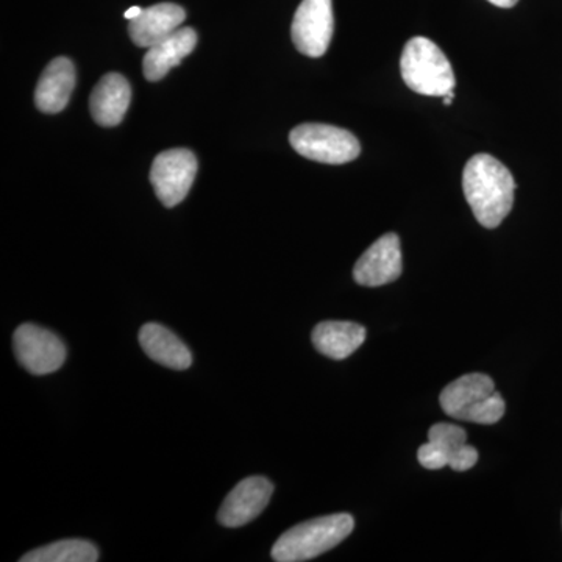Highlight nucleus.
<instances>
[{"label":"nucleus","mask_w":562,"mask_h":562,"mask_svg":"<svg viewBox=\"0 0 562 562\" xmlns=\"http://www.w3.org/2000/svg\"><path fill=\"white\" fill-rule=\"evenodd\" d=\"M462 191L476 221L497 228L512 213L516 181L509 169L487 154L472 157L462 172Z\"/></svg>","instance_id":"f257e3e1"},{"label":"nucleus","mask_w":562,"mask_h":562,"mask_svg":"<svg viewBox=\"0 0 562 562\" xmlns=\"http://www.w3.org/2000/svg\"><path fill=\"white\" fill-rule=\"evenodd\" d=\"M350 514H331L295 525L283 532L272 549L273 561L302 562L330 552L353 531Z\"/></svg>","instance_id":"f03ea898"},{"label":"nucleus","mask_w":562,"mask_h":562,"mask_svg":"<svg viewBox=\"0 0 562 562\" xmlns=\"http://www.w3.org/2000/svg\"><path fill=\"white\" fill-rule=\"evenodd\" d=\"M401 72L406 87L422 95L443 98L457 85L449 58L438 44L424 36L409 40L403 47Z\"/></svg>","instance_id":"7ed1b4c3"},{"label":"nucleus","mask_w":562,"mask_h":562,"mask_svg":"<svg viewBox=\"0 0 562 562\" xmlns=\"http://www.w3.org/2000/svg\"><path fill=\"white\" fill-rule=\"evenodd\" d=\"M292 149L308 160L325 165H344L357 160L360 140L344 128L327 124H302L290 133Z\"/></svg>","instance_id":"20e7f679"},{"label":"nucleus","mask_w":562,"mask_h":562,"mask_svg":"<svg viewBox=\"0 0 562 562\" xmlns=\"http://www.w3.org/2000/svg\"><path fill=\"white\" fill-rule=\"evenodd\" d=\"M198 173V158L188 149L161 151L150 169L155 194L168 209L184 201Z\"/></svg>","instance_id":"39448f33"},{"label":"nucleus","mask_w":562,"mask_h":562,"mask_svg":"<svg viewBox=\"0 0 562 562\" xmlns=\"http://www.w3.org/2000/svg\"><path fill=\"white\" fill-rule=\"evenodd\" d=\"M14 355L25 371L47 375L58 371L66 361L65 344L54 333L35 324H24L14 331Z\"/></svg>","instance_id":"423d86ee"},{"label":"nucleus","mask_w":562,"mask_h":562,"mask_svg":"<svg viewBox=\"0 0 562 562\" xmlns=\"http://www.w3.org/2000/svg\"><path fill=\"white\" fill-rule=\"evenodd\" d=\"M335 31L331 0H302L292 21L294 46L306 57L319 58L327 52Z\"/></svg>","instance_id":"0eeeda50"},{"label":"nucleus","mask_w":562,"mask_h":562,"mask_svg":"<svg viewBox=\"0 0 562 562\" xmlns=\"http://www.w3.org/2000/svg\"><path fill=\"white\" fill-rule=\"evenodd\" d=\"M401 239L387 233L361 255L353 268V279L361 286L376 288L392 283L402 276Z\"/></svg>","instance_id":"6e6552de"},{"label":"nucleus","mask_w":562,"mask_h":562,"mask_svg":"<svg viewBox=\"0 0 562 562\" xmlns=\"http://www.w3.org/2000/svg\"><path fill=\"white\" fill-rule=\"evenodd\" d=\"M272 492V483L265 476L243 480L222 503L217 520L225 528L244 527L265 512Z\"/></svg>","instance_id":"1a4fd4ad"},{"label":"nucleus","mask_w":562,"mask_h":562,"mask_svg":"<svg viewBox=\"0 0 562 562\" xmlns=\"http://www.w3.org/2000/svg\"><path fill=\"white\" fill-rule=\"evenodd\" d=\"M495 392L494 380L486 373H468L441 392L442 412L453 419L469 422L473 412Z\"/></svg>","instance_id":"9d476101"},{"label":"nucleus","mask_w":562,"mask_h":562,"mask_svg":"<svg viewBox=\"0 0 562 562\" xmlns=\"http://www.w3.org/2000/svg\"><path fill=\"white\" fill-rule=\"evenodd\" d=\"M131 83L121 74H106L91 92L92 117L102 127L121 124L131 105Z\"/></svg>","instance_id":"9b49d317"},{"label":"nucleus","mask_w":562,"mask_h":562,"mask_svg":"<svg viewBox=\"0 0 562 562\" xmlns=\"http://www.w3.org/2000/svg\"><path fill=\"white\" fill-rule=\"evenodd\" d=\"M74 87L76 68L72 61L65 57L55 58L43 70L36 85V109L47 114L60 113L68 105Z\"/></svg>","instance_id":"f8f14e48"},{"label":"nucleus","mask_w":562,"mask_h":562,"mask_svg":"<svg viewBox=\"0 0 562 562\" xmlns=\"http://www.w3.org/2000/svg\"><path fill=\"white\" fill-rule=\"evenodd\" d=\"M198 46V33L191 27H180L144 55L143 72L149 81L161 80L166 74L179 66Z\"/></svg>","instance_id":"ddd939ff"},{"label":"nucleus","mask_w":562,"mask_h":562,"mask_svg":"<svg viewBox=\"0 0 562 562\" xmlns=\"http://www.w3.org/2000/svg\"><path fill=\"white\" fill-rule=\"evenodd\" d=\"M184 20L187 13L177 3H158L143 10L136 20L131 21L128 33L136 46L149 49L180 29Z\"/></svg>","instance_id":"4468645a"},{"label":"nucleus","mask_w":562,"mask_h":562,"mask_svg":"<svg viewBox=\"0 0 562 562\" xmlns=\"http://www.w3.org/2000/svg\"><path fill=\"white\" fill-rule=\"evenodd\" d=\"M140 349L150 360L173 371H184L192 364V353L187 344L160 324H146L139 331Z\"/></svg>","instance_id":"2eb2a0df"},{"label":"nucleus","mask_w":562,"mask_h":562,"mask_svg":"<svg viewBox=\"0 0 562 562\" xmlns=\"http://www.w3.org/2000/svg\"><path fill=\"white\" fill-rule=\"evenodd\" d=\"M366 328L347 321L321 322L313 330L314 347L331 360H346L366 341Z\"/></svg>","instance_id":"dca6fc26"},{"label":"nucleus","mask_w":562,"mask_h":562,"mask_svg":"<svg viewBox=\"0 0 562 562\" xmlns=\"http://www.w3.org/2000/svg\"><path fill=\"white\" fill-rule=\"evenodd\" d=\"M99 552L94 543L81 539H66L32 550L21 562H95Z\"/></svg>","instance_id":"f3484780"},{"label":"nucleus","mask_w":562,"mask_h":562,"mask_svg":"<svg viewBox=\"0 0 562 562\" xmlns=\"http://www.w3.org/2000/svg\"><path fill=\"white\" fill-rule=\"evenodd\" d=\"M428 441L441 447L450 461L468 446V435L464 428L454 424H436L428 431Z\"/></svg>","instance_id":"a211bd4d"},{"label":"nucleus","mask_w":562,"mask_h":562,"mask_svg":"<svg viewBox=\"0 0 562 562\" xmlns=\"http://www.w3.org/2000/svg\"><path fill=\"white\" fill-rule=\"evenodd\" d=\"M505 412L506 403L503 401L502 395L495 391L494 394H491L490 397H487L486 401H484L482 405L473 412L469 422L482 425L497 424Z\"/></svg>","instance_id":"6ab92c4d"},{"label":"nucleus","mask_w":562,"mask_h":562,"mask_svg":"<svg viewBox=\"0 0 562 562\" xmlns=\"http://www.w3.org/2000/svg\"><path fill=\"white\" fill-rule=\"evenodd\" d=\"M417 460H419L425 469H430V471H439V469L449 465V458L443 453L441 447L430 441L424 443V446L417 450Z\"/></svg>","instance_id":"aec40b11"},{"label":"nucleus","mask_w":562,"mask_h":562,"mask_svg":"<svg viewBox=\"0 0 562 562\" xmlns=\"http://www.w3.org/2000/svg\"><path fill=\"white\" fill-rule=\"evenodd\" d=\"M487 2L494 3L495 7H501V9H513L519 0H487Z\"/></svg>","instance_id":"412c9836"},{"label":"nucleus","mask_w":562,"mask_h":562,"mask_svg":"<svg viewBox=\"0 0 562 562\" xmlns=\"http://www.w3.org/2000/svg\"><path fill=\"white\" fill-rule=\"evenodd\" d=\"M140 13H143V9H140V7H132V9L125 11L124 18L125 20L133 21L136 20Z\"/></svg>","instance_id":"4be33fe9"},{"label":"nucleus","mask_w":562,"mask_h":562,"mask_svg":"<svg viewBox=\"0 0 562 562\" xmlns=\"http://www.w3.org/2000/svg\"><path fill=\"white\" fill-rule=\"evenodd\" d=\"M453 98H454V91L449 92V94H447V95H443V105H447V106L452 105Z\"/></svg>","instance_id":"5701e85b"}]
</instances>
